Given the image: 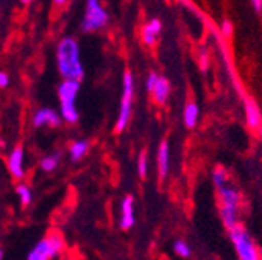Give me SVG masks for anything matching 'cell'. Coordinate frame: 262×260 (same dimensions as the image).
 <instances>
[{
  "instance_id": "obj_26",
  "label": "cell",
  "mask_w": 262,
  "mask_h": 260,
  "mask_svg": "<svg viewBox=\"0 0 262 260\" xmlns=\"http://www.w3.org/2000/svg\"><path fill=\"white\" fill-rule=\"evenodd\" d=\"M251 7L256 13H262V0H251Z\"/></svg>"
},
{
  "instance_id": "obj_23",
  "label": "cell",
  "mask_w": 262,
  "mask_h": 260,
  "mask_svg": "<svg viewBox=\"0 0 262 260\" xmlns=\"http://www.w3.org/2000/svg\"><path fill=\"white\" fill-rule=\"evenodd\" d=\"M158 80H159V77H158L156 74H150V75H148V78H147V90H148V92H153V89H155Z\"/></svg>"
},
{
  "instance_id": "obj_19",
  "label": "cell",
  "mask_w": 262,
  "mask_h": 260,
  "mask_svg": "<svg viewBox=\"0 0 262 260\" xmlns=\"http://www.w3.org/2000/svg\"><path fill=\"white\" fill-rule=\"evenodd\" d=\"M16 193L19 195L20 204H22L24 207L30 206V203H31V200H33V195H31V190L28 188V185L19 184V185L16 187Z\"/></svg>"
},
{
  "instance_id": "obj_10",
  "label": "cell",
  "mask_w": 262,
  "mask_h": 260,
  "mask_svg": "<svg viewBox=\"0 0 262 260\" xmlns=\"http://www.w3.org/2000/svg\"><path fill=\"white\" fill-rule=\"evenodd\" d=\"M161 30H162V23L158 19H153V20L147 22L142 27V31H141V38H142L144 44L148 45V47L155 45L156 41H158V36L161 33Z\"/></svg>"
},
{
  "instance_id": "obj_18",
  "label": "cell",
  "mask_w": 262,
  "mask_h": 260,
  "mask_svg": "<svg viewBox=\"0 0 262 260\" xmlns=\"http://www.w3.org/2000/svg\"><path fill=\"white\" fill-rule=\"evenodd\" d=\"M59 159H61L59 153H53V154H49V156L42 157L39 166H41V169H42L44 172H53V170H56L58 166H59Z\"/></svg>"
},
{
  "instance_id": "obj_7",
  "label": "cell",
  "mask_w": 262,
  "mask_h": 260,
  "mask_svg": "<svg viewBox=\"0 0 262 260\" xmlns=\"http://www.w3.org/2000/svg\"><path fill=\"white\" fill-rule=\"evenodd\" d=\"M8 170L11 176L17 181H20L25 176V169H24V148L16 147L10 156H8Z\"/></svg>"
},
{
  "instance_id": "obj_8",
  "label": "cell",
  "mask_w": 262,
  "mask_h": 260,
  "mask_svg": "<svg viewBox=\"0 0 262 260\" xmlns=\"http://www.w3.org/2000/svg\"><path fill=\"white\" fill-rule=\"evenodd\" d=\"M135 200L133 197H125L120 206V227L123 231H128L135 226Z\"/></svg>"
},
{
  "instance_id": "obj_12",
  "label": "cell",
  "mask_w": 262,
  "mask_h": 260,
  "mask_svg": "<svg viewBox=\"0 0 262 260\" xmlns=\"http://www.w3.org/2000/svg\"><path fill=\"white\" fill-rule=\"evenodd\" d=\"M219 198H220V206H228V207H241V195L234 187H223L219 190Z\"/></svg>"
},
{
  "instance_id": "obj_21",
  "label": "cell",
  "mask_w": 262,
  "mask_h": 260,
  "mask_svg": "<svg viewBox=\"0 0 262 260\" xmlns=\"http://www.w3.org/2000/svg\"><path fill=\"white\" fill-rule=\"evenodd\" d=\"M173 251H175L177 255H180L183 258H187L190 255V246L184 240H177L175 245H173Z\"/></svg>"
},
{
  "instance_id": "obj_27",
  "label": "cell",
  "mask_w": 262,
  "mask_h": 260,
  "mask_svg": "<svg viewBox=\"0 0 262 260\" xmlns=\"http://www.w3.org/2000/svg\"><path fill=\"white\" fill-rule=\"evenodd\" d=\"M4 258V251H2V248H0V260Z\"/></svg>"
},
{
  "instance_id": "obj_2",
  "label": "cell",
  "mask_w": 262,
  "mask_h": 260,
  "mask_svg": "<svg viewBox=\"0 0 262 260\" xmlns=\"http://www.w3.org/2000/svg\"><path fill=\"white\" fill-rule=\"evenodd\" d=\"M78 92H80V81H62L58 87L62 119L71 125L77 123L80 117L75 106Z\"/></svg>"
},
{
  "instance_id": "obj_24",
  "label": "cell",
  "mask_w": 262,
  "mask_h": 260,
  "mask_svg": "<svg viewBox=\"0 0 262 260\" xmlns=\"http://www.w3.org/2000/svg\"><path fill=\"white\" fill-rule=\"evenodd\" d=\"M222 33H223L225 36L233 35V23L229 22V20H223V22H222Z\"/></svg>"
},
{
  "instance_id": "obj_25",
  "label": "cell",
  "mask_w": 262,
  "mask_h": 260,
  "mask_svg": "<svg viewBox=\"0 0 262 260\" xmlns=\"http://www.w3.org/2000/svg\"><path fill=\"white\" fill-rule=\"evenodd\" d=\"M10 83V77L5 72H0V87H7Z\"/></svg>"
},
{
  "instance_id": "obj_17",
  "label": "cell",
  "mask_w": 262,
  "mask_h": 260,
  "mask_svg": "<svg viewBox=\"0 0 262 260\" xmlns=\"http://www.w3.org/2000/svg\"><path fill=\"white\" fill-rule=\"evenodd\" d=\"M89 142L88 140H77L71 145L69 148V154L72 160H80L81 157H84L89 151Z\"/></svg>"
},
{
  "instance_id": "obj_6",
  "label": "cell",
  "mask_w": 262,
  "mask_h": 260,
  "mask_svg": "<svg viewBox=\"0 0 262 260\" xmlns=\"http://www.w3.org/2000/svg\"><path fill=\"white\" fill-rule=\"evenodd\" d=\"M110 20V16L106 13V10L103 8V5L97 0H89L86 4V13L81 22V30L86 31V33H92V31H97L103 28Z\"/></svg>"
},
{
  "instance_id": "obj_20",
  "label": "cell",
  "mask_w": 262,
  "mask_h": 260,
  "mask_svg": "<svg viewBox=\"0 0 262 260\" xmlns=\"http://www.w3.org/2000/svg\"><path fill=\"white\" fill-rule=\"evenodd\" d=\"M212 182H214V185H215L219 190L223 188V187H226V185H228V173H226L223 169L214 170V173H212Z\"/></svg>"
},
{
  "instance_id": "obj_11",
  "label": "cell",
  "mask_w": 262,
  "mask_h": 260,
  "mask_svg": "<svg viewBox=\"0 0 262 260\" xmlns=\"http://www.w3.org/2000/svg\"><path fill=\"white\" fill-rule=\"evenodd\" d=\"M169 159H170L169 144L164 140L159 145V150H158V175H159V179L161 181L166 178L167 173H169V166H170V160Z\"/></svg>"
},
{
  "instance_id": "obj_13",
  "label": "cell",
  "mask_w": 262,
  "mask_h": 260,
  "mask_svg": "<svg viewBox=\"0 0 262 260\" xmlns=\"http://www.w3.org/2000/svg\"><path fill=\"white\" fill-rule=\"evenodd\" d=\"M220 217L228 231H233L236 227H239V209L237 207L220 206Z\"/></svg>"
},
{
  "instance_id": "obj_15",
  "label": "cell",
  "mask_w": 262,
  "mask_h": 260,
  "mask_svg": "<svg viewBox=\"0 0 262 260\" xmlns=\"http://www.w3.org/2000/svg\"><path fill=\"white\" fill-rule=\"evenodd\" d=\"M245 117H247V125L253 129H257L262 123L260 111H259L257 105L250 99L245 100Z\"/></svg>"
},
{
  "instance_id": "obj_1",
  "label": "cell",
  "mask_w": 262,
  "mask_h": 260,
  "mask_svg": "<svg viewBox=\"0 0 262 260\" xmlns=\"http://www.w3.org/2000/svg\"><path fill=\"white\" fill-rule=\"evenodd\" d=\"M56 64L64 81H81L84 77V69L77 39L64 38L59 41L56 47Z\"/></svg>"
},
{
  "instance_id": "obj_4",
  "label": "cell",
  "mask_w": 262,
  "mask_h": 260,
  "mask_svg": "<svg viewBox=\"0 0 262 260\" xmlns=\"http://www.w3.org/2000/svg\"><path fill=\"white\" fill-rule=\"evenodd\" d=\"M64 249V239L59 232H50L39 240L27 257V260H52Z\"/></svg>"
},
{
  "instance_id": "obj_22",
  "label": "cell",
  "mask_w": 262,
  "mask_h": 260,
  "mask_svg": "<svg viewBox=\"0 0 262 260\" xmlns=\"http://www.w3.org/2000/svg\"><path fill=\"white\" fill-rule=\"evenodd\" d=\"M147 170H148L147 154H145V153H141V156H139V159H138V172H139V176H141V178H145V176H147Z\"/></svg>"
},
{
  "instance_id": "obj_9",
  "label": "cell",
  "mask_w": 262,
  "mask_h": 260,
  "mask_svg": "<svg viewBox=\"0 0 262 260\" xmlns=\"http://www.w3.org/2000/svg\"><path fill=\"white\" fill-rule=\"evenodd\" d=\"M61 117L50 108H42L35 112L33 115V126L41 128V126H59Z\"/></svg>"
},
{
  "instance_id": "obj_3",
  "label": "cell",
  "mask_w": 262,
  "mask_h": 260,
  "mask_svg": "<svg viewBox=\"0 0 262 260\" xmlns=\"http://www.w3.org/2000/svg\"><path fill=\"white\" fill-rule=\"evenodd\" d=\"M133 95H135V80L133 74L129 70H125L123 74V92H122V102H120V111L117 115V122L114 125L116 133H122L128 126V122L131 119V106H133Z\"/></svg>"
},
{
  "instance_id": "obj_5",
  "label": "cell",
  "mask_w": 262,
  "mask_h": 260,
  "mask_svg": "<svg viewBox=\"0 0 262 260\" xmlns=\"http://www.w3.org/2000/svg\"><path fill=\"white\" fill-rule=\"evenodd\" d=\"M229 237H231V242L236 248L239 260H262L256 243L244 227L239 226L236 229L229 231Z\"/></svg>"
},
{
  "instance_id": "obj_16",
  "label": "cell",
  "mask_w": 262,
  "mask_h": 260,
  "mask_svg": "<svg viewBox=\"0 0 262 260\" xmlns=\"http://www.w3.org/2000/svg\"><path fill=\"white\" fill-rule=\"evenodd\" d=\"M183 119L187 128H193L196 125V120H199V106H196V103L190 102L184 106Z\"/></svg>"
},
{
  "instance_id": "obj_14",
  "label": "cell",
  "mask_w": 262,
  "mask_h": 260,
  "mask_svg": "<svg viewBox=\"0 0 262 260\" xmlns=\"http://www.w3.org/2000/svg\"><path fill=\"white\" fill-rule=\"evenodd\" d=\"M153 102L159 106H162L164 103H166L169 100V95H170V84L166 78L159 77L155 89H153Z\"/></svg>"
}]
</instances>
